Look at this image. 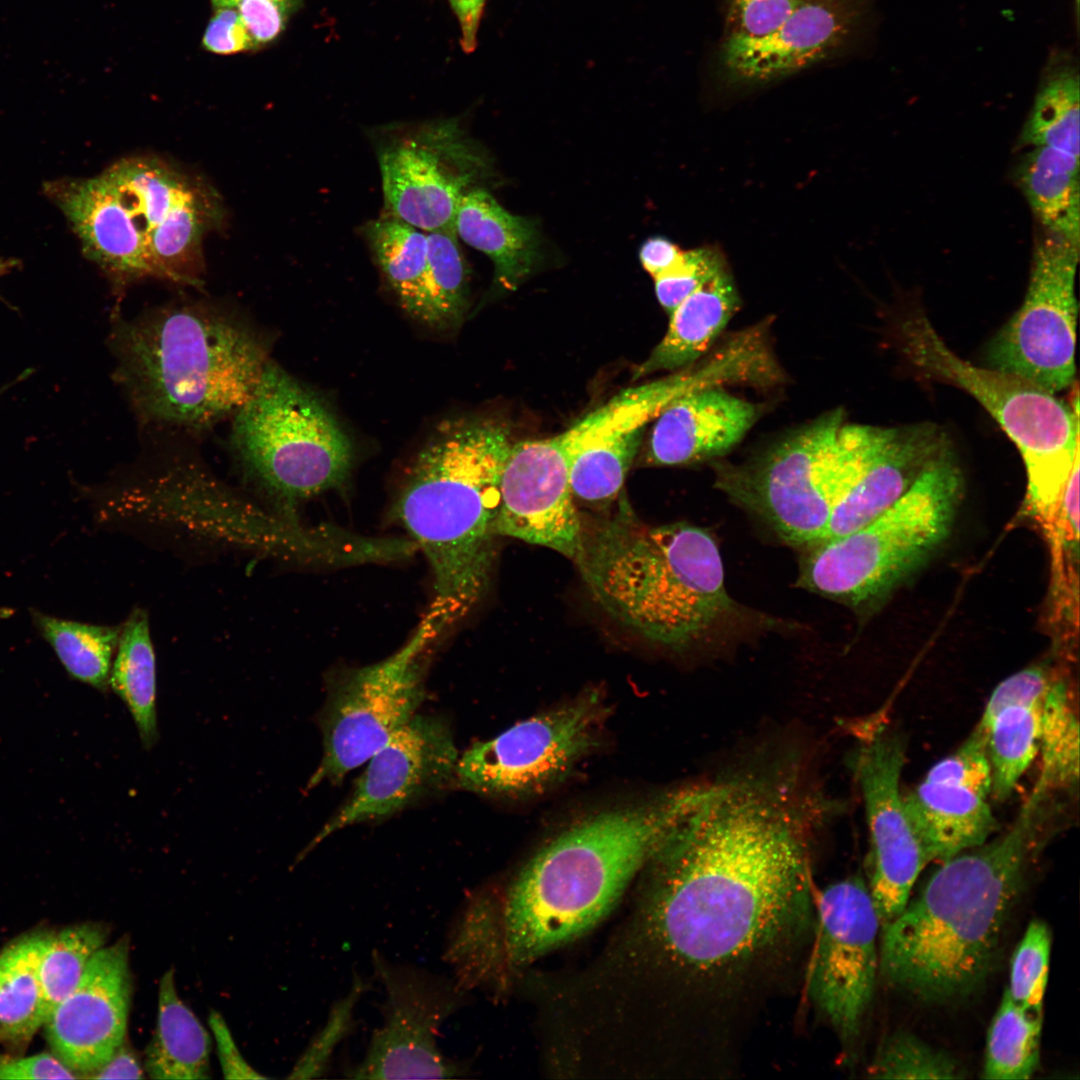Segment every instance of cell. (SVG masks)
<instances>
[{"label": "cell", "instance_id": "6da1fadb", "mask_svg": "<svg viewBox=\"0 0 1080 1080\" xmlns=\"http://www.w3.org/2000/svg\"><path fill=\"white\" fill-rule=\"evenodd\" d=\"M792 773L715 782L664 836L631 905L585 967L617 1014H657L685 975L751 958L809 907L808 850L819 798Z\"/></svg>", "mask_w": 1080, "mask_h": 1080}, {"label": "cell", "instance_id": "7a4b0ae2", "mask_svg": "<svg viewBox=\"0 0 1080 1080\" xmlns=\"http://www.w3.org/2000/svg\"><path fill=\"white\" fill-rule=\"evenodd\" d=\"M712 788L688 784L571 826L503 891L464 898L445 934L449 962L475 988L502 993L512 976L603 920L668 831Z\"/></svg>", "mask_w": 1080, "mask_h": 1080}, {"label": "cell", "instance_id": "3957f363", "mask_svg": "<svg viewBox=\"0 0 1080 1080\" xmlns=\"http://www.w3.org/2000/svg\"><path fill=\"white\" fill-rule=\"evenodd\" d=\"M1044 799L1034 789L1004 834L944 860L881 926L879 972L891 986L944 1004L984 983L1023 888Z\"/></svg>", "mask_w": 1080, "mask_h": 1080}, {"label": "cell", "instance_id": "277c9868", "mask_svg": "<svg viewBox=\"0 0 1080 1080\" xmlns=\"http://www.w3.org/2000/svg\"><path fill=\"white\" fill-rule=\"evenodd\" d=\"M110 346L114 377L137 419L162 432L199 433L233 417L270 360L252 321L203 301L118 320Z\"/></svg>", "mask_w": 1080, "mask_h": 1080}, {"label": "cell", "instance_id": "5b68a950", "mask_svg": "<svg viewBox=\"0 0 1080 1080\" xmlns=\"http://www.w3.org/2000/svg\"><path fill=\"white\" fill-rule=\"evenodd\" d=\"M513 445L503 423H439L417 454L395 503L397 519L433 572L437 623L463 619L487 590L496 553L502 470Z\"/></svg>", "mask_w": 1080, "mask_h": 1080}, {"label": "cell", "instance_id": "8992f818", "mask_svg": "<svg viewBox=\"0 0 1080 1080\" xmlns=\"http://www.w3.org/2000/svg\"><path fill=\"white\" fill-rule=\"evenodd\" d=\"M573 560L603 609L662 645L694 642L732 607L711 534L685 522L647 525L623 497L614 512L582 520Z\"/></svg>", "mask_w": 1080, "mask_h": 1080}, {"label": "cell", "instance_id": "52a82bcc", "mask_svg": "<svg viewBox=\"0 0 1080 1080\" xmlns=\"http://www.w3.org/2000/svg\"><path fill=\"white\" fill-rule=\"evenodd\" d=\"M898 343L921 376L967 392L997 421L1023 459L1030 512L1042 524L1051 522L1079 454L1078 386L1069 406L1026 378L974 365L920 312L901 323Z\"/></svg>", "mask_w": 1080, "mask_h": 1080}, {"label": "cell", "instance_id": "ba28073f", "mask_svg": "<svg viewBox=\"0 0 1080 1080\" xmlns=\"http://www.w3.org/2000/svg\"><path fill=\"white\" fill-rule=\"evenodd\" d=\"M963 479L945 446L908 490L863 527L810 546L797 584L866 608L917 570L948 538Z\"/></svg>", "mask_w": 1080, "mask_h": 1080}, {"label": "cell", "instance_id": "9c48e42d", "mask_svg": "<svg viewBox=\"0 0 1080 1080\" xmlns=\"http://www.w3.org/2000/svg\"><path fill=\"white\" fill-rule=\"evenodd\" d=\"M231 443L246 476L294 520L295 506L341 486L351 443L312 393L271 360L232 417Z\"/></svg>", "mask_w": 1080, "mask_h": 1080}, {"label": "cell", "instance_id": "30bf717a", "mask_svg": "<svg viewBox=\"0 0 1080 1080\" xmlns=\"http://www.w3.org/2000/svg\"><path fill=\"white\" fill-rule=\"evenodd\" d=\"M862 459L861 439L837 409L745 463L715 462V486L788 544L810 547L823 536Z\"/></svg>", "mask_w": 1080, "mask_h": 1080}, {"label": "cell", "instance_id": "8fae6325", "mask_svg": "<svg viewBox=\"0 0 1080 1080\" xmlns=\"http://www.w3.org/2000/svg\"><path fill=\"white\" fill-rule=\"evenodd\" d=\"M441 631L428 613L398 651L345 673L330 688L321 716L323 754L310 788L341 781L416 715L426 696L429 651Z\"/></svg>", "mask_w": 1080, "mask_h": 1080}, {"label": "cell", "instance_id": "7c38bea8", "mask_svg": "<svg viewBox=\"0 0 1080 1080\" xmlns=\"http://www.w3.org/2000/svg\"><path fill=\"white\" fill-rule=\"evenodd\" d=\"M375 978L385 991L381 1025L373 1030L363 1058L345 1071L352 1079L459 1078L466 1065L438 1044L443 1024L466 1005L468 991L453 977L371 952Z\"/></svg>", "mask_w": 1080, "mask_h": 1080}, {"label": "cell", "instance_id": "4fadbf2b", "mask_svg": "<svg viewBox=\"0 0 1080 1080\" xmlns=\"http://www.w3.org/2000/svg\"><path fill=\"white\" fill-rule=\"evenodd\" d=\"M1078 260L1079 246L1042 230L1035 240L1024 301L988 345L991 368L1054 394L1074 383Z\"/></svg>", "mask_w": 1080, "mask_h": 1080}, {"label": "cell", "instance_id": "5bb4252c", "mask_svg": "<svg viewBox=\"0 0 1080 1080\" xmlns=\"http://www.w3.org/2000/svg\"><path fill=\"white\" fill-rule=\"evenodd\" d=\"M726 381L723 361L704 356L670 376L619 392L578 420L565 431L572 447L574 499L597 509L608 507L622 489L646 425L677 398Z\"/></svg>", "mask_w": 1080, "mask_h": 1080}, {"label": "cell", "instance_id": "9a60e30c", "mask_svg": "<svg viewBox=\"0 0 1080 1080\" xmlns=\"http://www.w3.org/2000/svg\"><path fill=\"white\" fill-rule=\"evenodd\" d=\"M607 709L589 694L472 745L455 780L485 795H522L559 781L597 744Z\"/></svg>", "mask_w": 1080, "mask_h": 1080}, {"label": "cell", "instance_id": "2e32d148", "mask_svg": "<svg viewBox=\"0 0 1080 1080\" xmlns=\"http://www.w3.org/2000/svg\"><path fill=\"white\" fill-rule=\"evenodd\" d=\"M377 158L389 215L424 232L455 227L463 196L487 168L455 119L394 129Z\"/></svg>", "mask_w": 1080, "mask_h": 1080}, {"label": "cell", "instance_id": "e0dca14e", "mask_svg": "<svg viewBox=\"0 0 1080 1080\" xmlns=\"http://www.w3.org/2000/svg\"><path fill=\"white\" fill-rule=\"evenodd\" d=\"M818 929L809 994L843 1039L860 1031L879 972L881 922L857 877L827 886L817 901Z\"/></svg>", "mask_w": 1080, "mask_h": 1080}, {"label": "cell", "instance_id": "ac0fdd59", "mask_svg": "<svg viewBox=\"0 0 1080 1080\" xmlns=\"http://www.w3.org/2000/svg\"><path fill=\"white\" fill-rule=\"evenodd\" d=\"M458 758L448 722L416 714L368 759L347 801L303 854L341 829L393 815L443 789L455 778Z\"/></svg>", "mask_w": 1080, "mask_h": 1080}, {"label": "cell", "instance_id": "d6986e66", "mask_svg": "<svg viewBox=\"0 0 1080 1080\" xmlns=\"http://www.w3.org/2000/svg\"><path fill=\"white\" fill-rule=\"evenodd\" d=\"M904 762L902 738L884 729L865 738L855 758L871 842L867 886L881 926L905 907L919 873L928 863L900 793Z\"/></svg>", "mask_w": 1080, "mask_h": 1080}, {"label": "cell", "instance_id": "ffe728a7", "mask_svg": "<svg viewBox=\"0 0 1080 1080\" xmlns=\"http://www.w3.org/2000/svg\"><path fill=\"white\" fill-rule=\"evenodd\" d=\"M565 433L513 443L500 480L496 533L548 547L573 560L582 518L570 486Z\"/></svg>", "mask_w": 1080, "mask_h": 1080}, {"label": "cell", "instance_id": "44dd1931", "mask_svg": "<svg viewBox=\"0 0 1080 1080\" xmlns=\"http://www.w3.org/2000/svg\"><path fill=\"white\" fill-rule=\"evenodd\" d=\"M129 948L125 936L99 949L43 1024L52 1053L78 1077L97 1071L125 1040L132 993Z\"/></svg>", "mask_w": 1080, "mask_h": 1080}, {"label": "cell", "instance_id": "7402d4cb", "mask_svg": "<svg viewBox=\"0 0 1080 1080\" xmlns=\"http://www.w3.org/2000/svg\"><path fill=\"white\" fill-rule=\"evenodd\" d=\"M867 3L803 0L763 36H726L720 53L722 70L736 84L760 85L818 64L848 43Z\"/></svg>", "mask_w": 1080, "mask_h": 1080}, {"label": "cell", "instance_id": "603a6c76", "mask_svg": "<svg viewBox=\"0 0 1080 1080\" xmlns=\"http://www.w3.org/2000/svg\"><path fill=\"white\" fill-rule=\"evenodd\" d=\"M945 446L943 434L931 424L875 426L864 464L818 543L845 536L879 516Z\"/></svg>", "mask_w": 1080, "mask_h": 1080}, {"label": "cell", "instance_id": "cb8c5ba5", "mask_svg": "<svg viewBox=\"0 0 1080 1080\" xmlns=\"http://www.w3.org/2000/svg\"><path fill=\"white\" fill-rule=\"evenodd\" d=\"M43 191L62 211L86 257L113 276H149L146 242L108 174L48 181Z\"/></svg>", "mask_w": 1080, "mask_h": 1080}, {"label": "cell", "instance_id": "d4e9b609", "mask_svg": "<svg viewBox=\"0 0 1080 1080\" xmlns=\"http://www.w3.org/2000/svg\"><path fill=\"white\" fill-rule=\"evenodd\" d=\"M758 416L754 403L722 387L685 394L657 416L646 461L679 466L723 456L742 440Z\"/></svg>", "mask_w": 1080, "mask_h": 1080}, {"label": "cell", "instance_id": "484cf974", "mask_svg": "<svg viewBox=\"0 0 1080 1080\" xmlns=\"http://www.w3.org/2000/svg\"><path fill=\"white\" fill-rule=\"evenodd\" d=\"M740 304L726 259L669 315L662 340L636 369L637 379L687 367L705 356Z\"/></svg>", "mask_w": 1080, "mask_h": 1080}, {"label": "cell", "instance_id": "4316f807", "mask_svg": "<svg viewBox=\"0 0 1080 1080\" xmlns=\"http://www.w3.org/2000/svg\"><path fill=\"white\" fill-rule=\"evenodd\" d=\"M903 802L928 862L983 844L996 826L986 798L961 787L924 781Z\"/></svg>", "mask_w": 1080, "mask_h": 1080}, {"label": "cell", "instance_id": "83f0119b", "mask_svg": "<svg viewBox=\"0 0 1080 1080\" xmlns=\"http://www.w3.org/2000/svg\"><path fill=\"white\" fill-rule=\"evenodd\" d=\"M454 225L459 238L490 258L495 282L503 289L516 288L540 258L535 223L506 211L483 188L463 196Z\"/></svg>", "mask_w": 1080, "mask_h": 1080}, {"label": "cell", "instance_id": "f1b7e54d", "mask_svg": "<svg viewBox=\"0 0 1080 1080\" xmlns=\"http://www.w3.org/2000/svg\"><path fill=\"white\" fill-rule=\"evenodd\" d=\"M222 206L217 194L197 182L146 237L149 276L196 285L202 273L201 241L220 223Z\"/></svg>", "mask_w": 1080, "mask_h": 1080}, {"label": "cell", "instance_id": "f546056e", "mask_svg": "<svg viewBox=\"0 0 1080 1080\" xmlns=\"http://www.w3.org/2000/svg\"><path fill=\"white\" fill-rule=\"evenodd\" d=\"M1015 177L1042 230L1079 246V158L1051 147H1030Z\"/></svg>", "mask_w": 1080, "mask_h": 1080}, {"label": "cell", "instance_id": "4dcf8cb0", "mask_svg": "<svg viewBox=\"0 0 1080 1080\" xmlns=\"http://www.w3.org/2000/svg\"><path fill=\"white\" fill-rule=\"evenodd\" d=\"M211 1040L195 1014L182 1002L174 970L159 983L157 1025L146 1049L145 1069L153 1079L195 1080L209 1077Z\"/></svg>", "mask_w": 1080, "mask_h": 1080}, {"label": "cell", "instance_id": "1f68e13d", "mask_svg": "<svg viewBox=\"0 0 1080 1080\" xmlns=\"http://www.w3.org/2000/svg\"><path fill=\"white\" fill-rule=\"evenodd\" d=\"M364 233L402 308L429 326L426 232L388 215L369 222Z\"/></svg>", "mask_w": 1080, "mask_h": 1080}, {"label": "cell", "instance_id": "d6a6232c", "mask_svg": "<svg viewBox=\"0 0 1080 1080\" xmlns=\"http://www.w3.org/2000/svg\"><path fill=\"white\" fill-rule=\"evenodd\" d=\"M1079 69L1073 57L1054 55L1043 73L1017 146H1046L1079 158Z\"/></svg>", "mask_w": 1080, "mask_h": 1080}, {"label": "cell", "instance_id": "836d02e7", "mask_svg": "<svg viewBox=\"0 0 1080 1080\" xmlns=\"http://www.w3.org/2000/svg\"><path fill=\"white\" fill-rule=\"evenodd\" d=\"M48 935L21 936L0 951V1041L23 1045L43 1025L39 963Z\"/></svg>", "mask_w": 1080, "mask_h": 1080}, {"label": "cell", "instance_id": "e575fe53", "mask_svg": "<svg viewBox=\"0 0 1080 1080\" xmlns=\"http://www.w3.org/2000/svg\"><path fill=\"white\" fill-rule=\"evenodd\" d=\"M109 683L131 713L143 747L152 748L159 736L156 663L148 618L142 609H135L122 626Z\"/></svg>", "mask_w": 1080, "mask_h": 1080}, {"label": "cell", "instance_id": "d590c367", "mask_svg": "<svg viewBox=\"0 0 1080 1080\" xmlns=\"http://www.w3.org/2000/svg\"><path fill=\"white\" fill-rule=\"evenodd\" d=\"M145 238L191 192L197 181L162 160L134 157L106 169Z\"/></svg>", "mask_w": 1080, "mask_h": 1080}, {"label": "cell", "instance_id": "8d00e7d4", "mask_svg": "<svg viewBox=\"0 0 1080 1080\" xmlns=\"http://www.w3.org/2000/svg\"><path fill=\"white\" fill-rule=\"evenodd\" d=\"M1041 1030L1042 1013L1023 1008L1005 990L988 1030L982 1077L1030 1079L1039 1065Z\"/></svg>", "mask_w": 1080, "mask_h": 1080}, {"label": "cell", "instance_id": "74e56055", "mask_svg": "<svg viewBox=\"0 0 1080 1080\" xmlns=\"http://www.w3.org/2000/svg\"><path fill=\"white\" fill-rule=\"evenodd\" d=\"M37 626L66 670L98 689L109 683L112 654L122 626H98L34 613Z\"/></svg>", "mask_w": 1080, "mask_h": 1080}, {"label": "cell", "instance_id": "f35d334b", "mask_svg": "<svg viewBox=\"0 0 1080 1080\" xmlns=\"http://www.w3.org/2000/svg\"><path fill=\"white\" fill-rule=\"evenodd\" d=\"M1041 705V704H1040ZM1040 706L1002 710L983 732L991 768V792L1003 800L1034 760L1039 745Z\"/></svg>", "mask_w": 1080, "mask_h": 1080}, {"label": "cell", "instance_id": "ab89813d", "mask_svg": "<svg viewBox=\"0 0 1080 1080\" xmlns=\"http://www.w3.org/2000/svg\"><path fill=\"white\" fill-rule=\"evenodd\" d=\"M107 935V929L94 922L76 924L48 935L39 963L43 1024L74 990L90 959L104 947Z\"/></svg>", "mask_w": 1080, "mask_h": 1080}, {"label": "cell", "instance_id": "60d3db41", "mask_svg": "<svg viewBox=\"0 0 1080 1080\" xmlns=\"http://www.w3.org/2000/svg\"><path fill=\"white\" fill-rule=\"evenodd\" d=\"M1041 772L1037 785L1049 791L1077 782L1079 725L1067 685L1053 679L1040 705Z\"/></svg>", "mask_w": 1080, "mask_h": 1080}, {"label": "cell", "instance_id": "b9f144b4", "mask_svg": "<svg viewBox=\"0 0 1080 1080\" xmlns=\"http://www.w3.org/2000/svg\"><path fill=\"white\" fill-rule=\"evenodd\" d=\"M427 294L432 328L457 325L468 306V267L455 227L426 232Z\"/></svg>", "mask_w": 1080, "mask_h": 1080}, {"label": "cell", "instance_id": "7bdbcfd3", "mask_svg": "<svg viewBox=\"0 0 1080 1080\" xmlns=\"http://www.w3.org/2000/svg\"><path fill=\"white\" fill-rule=\"evenodd\" d=\"M960 1064L946 1052L908 1032H896L879 1047L869 1073L885 1079H960Z\"/></svg>", "mask_w": 1080, "mask_h": 1080}, {"label": "cell", "instance_id": "ee69618b", "mask_svg": "<svg viewBox=\"0 0 1080 1080\" xmlns=\"http://www.w3.org/2000/svg\"><path fill=\"white\" fill-rule=\"evenodd\" d=\"M1051 953V933L1041 920L1029 923L1012 960L1010 997L1023 1008L1042 1013Z\"/></svg>", "mask_w": 1080, "mask_h": 1080}, {"label": "cell", "instance_id": "f6af8a7d", "mask_svg": "<svg viewBox=\"0 0 1080 1080\" xmlns=\"http://www.w3.org/2000/svg\"><path fill=\"white\" fill-rule=\"evenodd\" d=\"M370 984L354 973L350 990L331 1007L325 1024L311 1039L288 1078H321L328 1072L336 1047L355 1028L356 1004L369 990Z\"/></svg>", "mask_w": 1080, "mask_h": 1080}, {"label": "cell", "instance_id": "bcb514c9", "mask_svg": "<svg viewBox=\"0 0 1080 1080\" xmlns=\"http://www.w3.org/2000/svg\"><path fill=\"white\" fill-rule=\"evenodd\" d=\"M725 260L719 248L682 250L677 260L653 277L657 299L668 315Z\"/></svg>", "mask_w": 1080, "mask_h": 1080}, {"label": "cell", "instance_id": "7dc6e473", "mask_svg": "<svg viewBox=\"0 0 1080 1080\" xmlns=\"http://www.w3.org/2000/svg\"><path fill=\"white\" fill-rule=\"evenodd\" d=\"M925 781L961 787L986 798L992 779L984 735L974 730L953 754L928 771Z\"/></svg>", "mask_w": 1080, "mask_h": 1080}, {"label": "cell", "instance_id": "c3c4849f", "mask_svg": "<svg viewBox=\"0 0 1080 1080\" xmlns=\"http://www.w3.org/2000/svg\"><path fill=\"white\" fill-rule=\"evenodd\" d=\"M1053 678L1043 666H1031L1003 680L992 692L976 730L981 734L1004 709L1040 706Z\"/></svg>", "mask_w": 1080, "mask_h": 1080}, {"label": "cell", "instance_id": "681fc988", "mask_svg": "<svg viewBox=\"0 0 1080 1080\" xmlns=\"http://www.w3.org/2000/svg\"><path fill=\"white\" fill-rule=\"evenodd\" d=\"M802 1L730 0L726 36H763L775 29Z\"/></svg>", "mask_w": 1080, "mask_h": 1080}, {"label": "cell", "instance_id": "f907efd6", "mask_svg": "<svg viewBox=\"0 0 1080 1080\" xmlns=\"http://www.w3.org/2000/svg\"><path fill=\"white\" fill-rule=\"evenodd\" d=\"M303 0H240L235 6L257 51L272 45L285 31Z\"/></svg>", "mask_w": 1080, "mask_h": 1080}, {"label": "cell", "instance_id": "816d5d0a", "mask_svg": "<svg viewBox=\"0 0 1080 1080\" xmlns=\"http://www.w3.org/2000/svg\"><path fill=\"white\" fill-rule=\"evenodd\" d=\"M202 39V48L215 55L232 56L257 51L235 6L212 9Z\"/></svg>", "mask_w": 1080, "mask_h": 1080}, {"label": "cell", "instance_id": "f5cc1de1", "mask_svg": "<svg viewBox=\"0 0 1080 1080\" xmlns=\"http://www.w3.org/2000/svg\"><path fill=\"white\" fill-rule=\"evenodd\" d=\"M79 1078L53 1053H40L28 1057H12L0 1054V1079H75Z\"/></svg>", "mask_w": 1080, "mask_h": 1080}, {"label": "cell", "instance_id": "db71d44e", "mask_svg": "<svg viewBox=\"0 0 1080 1080\" xmlns=\"http://www.w3.org/2000/svg\"><path fill=\"white\" fill-rule=\"evenodd\" d=\"M209 1024L214 1034L223 1076L226 1079H263L242 1057L230 1030L217 1011H211Z\"/></svg>", "mask_w": 1080, "mask_h": 1080}, {"label": "cell", "instance_id": "11a10c76", "mask_svg": "<svg viewBox=\"0 0 1080 1080\" xmlns=\"http://www.w3.org/2000/svg\"><path fill=\"white\" fill-rule=\"evenodd\" d=\"M681 252L682 249L670 239L654 236L641 245L639 259L643 268L654 277L671 266Z\"/></svg>", "mask_w": 1080, "mask_h": 1080}, {"label": "cell", "instance_id": "9f6ffc18", "mask_svg": "<svg viewBox=\"0 0 1080 1080\" xmlns=\"http://www.w3.org/2000/svg\"><path fill=\"white\" fill-rule=\"evenodd\" d=\"M143 1069L135 1053L124 1042L112 1057L87 1078L92 1079H141Z\"/></svg>", "mask_w": 1080, "mask_h": 1080}, {"label": "cell", "instance_id": "6f0895ef", "mask_svg": "<svg viewBox=\"0 0 1080 1080\" xmlns=\"http://www.w3.org/2000/svg\"><path fill=\"white\" fill-rule=\"evenodd\" d=\"M486 0H448L461 28V44L465 52H472L477 43V32Z\"/></svg>", "mask_w": 1080, "mask_h": 1080}, {"label": "cell", "instance_id": "680465c9", "mask_svg": "<svg viewBox=\"0 0 1080 1080\" xmlns=\"http://www.w3.org/2000/svg\"><path fill=\"white\" fill-rule=\"evenodd\" d=\"M16 265L17 261L15 259L0 257V277L8 274Z\"/></svg>", "mask_w": 1080, "mask_h": 1080}, {"label": "cell", "instance_id": "91938a15", "mask_svg": "<svg viewBox=\"0 0 1080 1080\" xmlns=\"http://www.w3.org/2000/svg\"><path fill=\"white\" fill-rule=\"evenodd\" d=\"M239 1L240 0H210V3L212 9H216L220 7L236 6Z\"/></svg>", "mask_w": 1080, "mask_h": 1080}, {"label": "cell", "instance_id": "94428289", "mask_svg": "<svg viewBox=\"0 0 1080 1080\" xmlns=\"http://www.w3.org/2000/svg\"><path fill=\"white\" fill-rule=\"evenodd\" d=\"M30 372H31V370H27V371H24V372H23V373H22L21 375H19V376H18V378H17V379H15V380H14L13 382H11V383H8V385H5V386L1 387V388H0V396H1V395H2V394H3V393H4V392H5L6 390H7V389H9V387H10V386H11L12 384H14V383H17L18 381H20V380L24 379V378H25L26 376H28Z\"/></svg>", "mask_w": 1080, "mask_h": 1080}, {"label": "cell", "instance_id": "6125c7cd", "mask_svg": "<svg viewBox=\"0 0 1080 1080\" xmlns=\"http://www.w3.org/2000/svg\"><path fill=\"white\" fill-rule=\"evenodd\" d=\"M10 614L9 610L0 609V617H7Z\"/></svg>", "mask_w": 1080, "mask_h": 1080}]
</instances>
